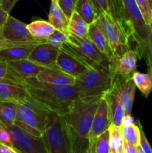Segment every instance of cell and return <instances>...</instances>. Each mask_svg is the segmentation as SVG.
Instances as JSON below:
<instances>
[{
	"label": "cell",
	"instance_id": "3957f363",
	"mask_svg": "<svg viewBox=\"0 0 152 153\" xmlns=\"http://www.w3.org/2000/svg\"><path fill=\"white\" fill-rule=\"evenodd\" d=\"M114 80L110 61H106L90 67L76 78L75 86L78 91L80 100L89 101L102 97L111 89Z\"/></svg>",
	"mask_w": 152,
	"mask_h": 153
},
{
	"label": "cell",
	"instance_id": "44dd1931",
	"mask_svg": "<svg viewBox=\"0 0 152 153\" xmlns=\"http://www.w3.org/2000/svg\"><path fill=\"white\" fill-rule=\"evenodd\" d=\"M49 21L56 30L68 32L69 19L64 13L58 1H51L49 13Z\"/></svg>",
	"mask_w": 152,
	"mask_h": 153
},
{
	"label": "cell",
	"instance_id": "f6af8a7d",
	"mask_svg": "<svg viewBox=\"0 0 152 153\" xmlns=\"http://www.w3.org/2000/svg\"><path fill=\"white\" fill-rule=\"evenodd\" d=\"M138 150H139V153H145V152L142 150V149L140 146H138Z\"/></svg>",
	"mask_w": 152,
	"mask_h": 153
},
{
	"label": "cell",
	"instance_id": "7402d4cb",
	"mask_svg": "<svg viewBox=\"0 0 152 153\" xmlns=\"http://www.w3.org/2000/svg\"><path fill=\"white\" fill-rule=\"evenodd\" d=\"M89 37L98 48V50L104 54L109 61H110L113 57V54L108 41L102 31L94 24L89 25Z\"/></svg>",
	"mask_w": 152,
	"mask_h": 153
},
{
	"label": "cell",
	"instance_id": "d6986e66",
	"mask_svg": "<svg viewBox=\"0 0 152 153\" xmlns=\"http://www.w3.org/2000/svg\"><path fill=\"white\" fill-rule=\"evenodd\" d=\"M38 43H16L10 42V46L4 48L0 52V61L9 62L28 59L31 51Z\"/></svg>",
	"mask_w": 152,
	"mask_h": 153
},
{
	"label": "cell",
	"instance_id": "d4e9b609",
	"mask_svg": "<svg viewBox=\"0 0 152 153\" xmlns=\"http://www.w3.org/2000/svg\"><path fill=\"white\" fill-rule=\"evenodd\" d=\"M89 25L76 11H74L69 18L68 25L69 34L79 37H89Z\"/></svg>",
	"mask_w": 152,
	"mask_h": 153
},
{
	"label": "cell",
	"instance_id": "836d02e7",
	"mask_svg": "<svg viewBox=\"0 0 152 153\" xmlns=\"http://www.w3.org/2000/svg\"><path fill=\"white\" fill-rule=\"evenodd\" d=\"M77 1V0H58V2L64 13L69 19L71 15L75 11Z\"/></svg>",
	"mask_w": 152,
	"mask_h": 153
},
{
	"label": "cell",
	"instance_id": "8fae6325",
	"mask_svg": "<svg viewBox=\"0 0 152 153\" xmlns=\"http://www.w3.org/2000/svg\"><path fill=\"white\" fill-rule=\"evenodd\" d=\"M2 34L6 40L16 43H31L46 42L33 37L28 31L27 24L9 15L2 28Z\"/></svg>",
	"mask_w": 152,
	"mask_h": 153
},
{
	"label": "cell",
	"instance_id": "7c38bea8",
	"mask_svg": "<svg viewBox=\"0 0 152 153\" xmlns=\"http://www.w3.org/2000/svg\"><path fill=\"white\" fill-rule=\"evenodd\" d=\"M61 48L46 42L38 43L31 51L28 59L44 67H55Z\"/></svg>",
	"mask_w": 152,
	"mask_h": 153
},
{
	"label": "cell",
	"instance_id": "ba28073f",
	"mask_svg": "<svg viewBox=\"0 0 152 153\" xmlns=\"http://www.w3.org/2000/svg\"><path fill=\"white\" fill-rule=\"evenodd\" d=\"M65 45L91 67L109 61L98 50L89 37H79L69 34Z\"/></svg>",
	"mask_w": 152,
	"mask_h": 153
},
{
	"label": "cell",
	"instance_id": "74e56055",
	"mask_svg": "<svg viewBox=\"0 0 152 153\" xmlns=\"http://www.w3.org/2000/svg\"><path fill=\"white\" fill-rule=\"evenodd\" d=\"M19 0H0V5L2 7L5 11L10 13L13 7L16 4V3Z\"/></svg>",
	"mask_w": 152,
	"mask_h": 153
},
{
	"label": "cell",
	"instance_id": "ac0fdd59",
	"mask_svg": "<svg viewBox=\"0 0 152 153\" xmlns=\"http://www.w3.org/2000/svg\"><path fill=\"white\" fill-rule=\"evenodd\" d=\"M38 81L63 86H74L76 78L64 73L58 67H45L36 77Z\"/></svg>",
	"mask_w": 152,
	"mask_h": 153
},
{
	"label": "cell",
	"instance_id": "52a82bcc",
	"mask_svg": "<svg viewBox=\"0 0 152 153\" xmlns=\"http://www.w3.org/2000/svg\"><path fill=\"white\" fill-rule=\"evenodd\" d=\"M93 24L102 31L108 41L113 54L110 61L116 62L131 49L129 37L123 25L112 16L105 13H98Z\"/></svg>",
	"mask_w": 152,
	"mask_h": 153
},
{
	"label": "cell",
	"instance_id": "60d3db41",
	"mask_svg": "<svg viewBox=\"0 0 152 153\" xmlns=\"http://www.w3.org/2000/svg\"><path fill=\"white\" fill-rule=\"evenodd\" d=\"M123 149L126 153H139L138 146L130 144V143L125 142V140H124Z\"/></svg>",
	"mask_w": 152,
	"mask_h": 153
},
{
	"label": "cell",
	"instance_id": "5b68a950",
	"mask_svg": "<svg viewBox=\"0 0 152 153\" xmlns=\"http://www.w3.org/2000/svg\"><path fill=\"white\" fill-rule=\"evenodd\" d=\"M101 99V97L89 101L78 100L71 111L63 116L74 138L89 140L91 126Z\"/></svg>",
	"mask_w": 152,
	"mask_h": 153
},
{
	"label": "cell",
	"instance_id": "e575fe53",
	"mask_svg": "<svg viewBox=\"0 0 152 153\" xmlns=\"http://www.w3.org/2000/svg\"><path fill=\"white\" fill-rule=\"evenodd\" d=\"M0 143L10 146V147L15 148L12 142L10 133L8 132L6 126L1 123V120H0Z\"/></svg>",
	"mask_w": 152,
	"mask_h": 153
},
{
	"label": "cell",
	"instance_id": "4fadbf2b",
	"mask_svg": "<svg viewBox=\"0 0 152 153\" xmlns=\"http://www.w3.org/2000/svg\"><path fill=\"white\" fill-rule=\"evenodd\" d=\"M139 55L136 49L127 51L116 62H111L114 79L120 77L122 79H132L134 73L137 71V63Z\"/></svg>",
	"mask_w": 152,
	"mask_h": 153
},
{
	"label": "cell",
	"instance_id": "cb8c5ba5",
	"mask_svg": "<svg viewBox=\"0 0 152 153\" xmlns=\"http://www.w3.org/2000/svg\"><path fill=\"white\" fill-rule=\"evenodd\" d=\"M92 1L98 13H107L122 23V13L119 0H92Z\"/></svg>",
	"mask_w": 152,
	"mask_h": 153
},
{
	"label": "cell",
	"instance_id": "83f0119b",
	"mask_svg": "<svg viewBox=\"0 0 152 153\" xmlns=\"http://www.w3.org/2000/svg\"><path fill=\"white\" fill-rule=\"evenodd\" d=\"M17 104L10 102L0 101V120L5 126L15 125Z\"/></svg>",
	"mask_w": 152,
	"mask_h": 153
},
{
	"label": "cell",
	"instance_id": "c3c4849f",
	"mask_svg": "<svg viewBox=\"0 0 152 153\" xmlns=\"http://www.w3.org/2000/svg\"><path fill=\"white\" fill-rule=\"evenodd\" d=\"M51 1H58V0H51Z\"/></svg>",
	"mask_w": 152,
	"mask_h": 153
},
{
	"label": "cell",
	"instance_id": "f546056e",
	"mask_svg": "<svg viewBox=\"0 0 152 153\" xmlns=\"http://www.w3.org/2000/svg\"><path fill=\"white\" fill-rule=\"evenodd\" d=\"M92 153H109L110 147V131L109 129L101 134L92 144L89 145Z\"/></svg>",
	"mask_w": 152,
	"mask_h": 153
},
{
	"label": "cell",
	"instance_id": "484cf974",
	"mask_svg": "<svg viewBox=\"0 0 152 153\" xmlns=\"http://www.w3.org/2000/svg\"><path fill=\"white\" fill-rule=\"evenodd\" d=\"M75 11L77 12L89 25L94 23L98 16V12L92 0H77Z\"/></svg>",
	"mask_w": 152,
	"mask_h": 153
},
{
	"label": "cell",
	"instance_id": "b9f144b4",
	"mask_svg": "<svg viewBox=\"0 0 152 153\" xmlns=\"http://www.w3.org/2000/svg\"><path fill=\"white\" fill-rule=\"evenodd\" d=\"M9 45H10V42L4 39V36L2 34V30H1L0 31V52L1 51V49H3L5 47H7Z\"/></svg>",
	"mask_w": 152,
	"mask_h": 153
},
{
	"label": "cell",
	"instance_id": "8992f818",
	"mask_svg": "<svg viewBox=\"0 0 152 153\" xmlns=\"http://www.w3.org/2000/svg\"><path fill=\"white\" fill-rule=\"evenodd\" d=\"M43 137L48 153H75L72 134L63 116L51 112Z\"/></svg>",
	"mask_w": 152,
	"mask_h": 153
},
{
	"label": "cell",
	"instance_id": "2e32d148",
	"mask_svg": "<svg viewBox=\"0 0 152 153\" xmlns=\"http://www.w3.org/2000/svg\"><path fill=\"white\" fill-rule=\"evenodd\" d=\"M31 97L25 86L9 82H0V101L21 104L28 101Z\"/></svg>",
	"mask_w": 152,
	"mask_h": 153
},
{
	"label": "cell",
	"instance_id": "7a4b0ae2",
	"mask_svg": "<svg viewBox=\"0 0 152 153\" xmlns=\"http://www.w3.org/2000/svg\"><path fill=\"white\" fill-rule=\"evenodd\" d=\"M122 23L130 41L136 43L139 59L152 69V30L146 24L135 0H119Z\"/></svg>",
	"mask_w": 152,
	"mask_h": 153
},
{
	"label": "cell",
	"instance_id": "603a6c76",
	"mask_svg": "<svg viewBox=\"0 0 152 153\" xmlns=\"http://www.w3.org/2000/svg\"><path fill=\"white\" fill-rule=\"evenodd\" d=\"M28 31L36 39L46 41L47 37L55 31V28L49 21L37 19L27 25Z\"/></svg>",
	"mask_w": 152,
	"mask_h": 153
},
{
	"label": "cell",
	"instance_id": "d6a6232c",
	"mask_svg": "<svg viewBox=\"0 0 152 153\" xmlns=\"http://www.w3.org/2000/svg\"><path fill=\"white\" fill-rule=\"evenodd\" d=\"M146 24L152 23V0H135Z\"/></svg>",
	"mask_w": 152,
	"mask_h": 153
},
{
	"label": "cell",
	"instance_id": "9a60e30c",
	"mask_svg": "<svg viewBox=\"0 0 152 153\" xmlns=\"http://www.w3.org/2000/svg\"><path fill=\"white\" fill-rule=\"evenodd\" d=\"M112 88L115 90L123 104L126 115H131L137 90L133 79L116 77Z\"/></svg>",
	"mask_w": 152,
	"mask_h": 153
},
{
	"label": "cell",
	"instance_id": "9c48e42d",
	"mask_svg": "<svg viewBox=\"0 0 152 153\" xmlns=\"http://www.w3.org/2000/svg\"><path fill=\"white\" fill-rule=\"evenodd\" d=\"M12 142L16 149L22 153H48L43 137H37L29 134L16 125L6 126Z\"/></svg>",
	"mask_w": 152,
	"mask_h": 153
},
{
	"label": "cell",
	"instance_id": "f35d334b",
	"mask_svg": "<svg viewBox=\"0 0 152 153\" xmlns=\"http://www.w3.org/2000/svg\"><path fill=\"white\" fill-rule=\"evenodd\" d=\"M9 15H10V13H8L7 11H5V10L2 8V7L0 5V31L2 30L3 27L5 25Z\"/></svg>",
	"mask_w": 152,
	"mask_h": 153
},
{
	"label": "cell",
	"instance_id": "f1b7e54d",
	"mask_svg": "<svg viewBox=\"0 0 152 153\" xmlns=\"http://www.w3.org/2000/svg\"><path fill=\"white\" fill-rule=\"evenodd\" d=\"M120 131L125 142L136 146H139L141 130L139 124L137 125L134 123L127 126H122L120 127Z\"/></svg>",
	"mask_w": 152,
	"mask_h": 153
},
{
	"label": "cell",
	"instance_id": "1f68e13d",
	"mask_svg": "<svg viewBox=\"0 0 152 153\" xmlns=\"http://www.w3.org/2000/svg\"><path fill=\"white\" fill-rule=\"evenodd\" d=\"M68 35L69 32H65V31H61L55 29V31L47 37L46 42L54 46L61 48L66 43L67 40H68Z\"/></svg>",
	"mask_w": 152,
	"mask_h": 153
},
{
	"label": "cell",
	"instance_id": "5bb4252c",
	"mask_svg": "<svg viewBox=\"0 0 152 153\" xmlns=\"http://www.w3.org/2000/svg\"><path fill=\"white\" fill-rule=\"evenodd\" d=\"M110 126V119L108 115L107 103L104 97H101L100 102L97 108L96 112L94 116L89 133V144L91 145L102 133L109 129Z\"/></svg>",
	"mask_w": 152,
	"mask_h": 153
},
{
	"label": "cell",
	"instance_id": "7bdbcfd3",
	"mask_svg": "<svg viewBox=\"0 0 152 153\" xmlns=\"http://www.w3.org/2000/svg\"><path fill=\"white\" fill-rule=\"evenodd\" d=\"M132 123H134V119H133L131 114L125 115V118H124L123 120V122H122V126H129Z\"/></svg>",
	"mask_w": 152,
	"mask_h": 153
},
{
	"label": "cell",
	"instance_id": "4dcf8cb0",
	"mask_svg": "<svg viewBox=\"0 0 152 153\" xmlns=\"http://www.w3.org/2000/svg\"><path fill=\"white\" fill-rule=\"evenodd\" d=\"M110 131V149L119 151L123 149L124 139L121 134L120 128L110 125L109 127Z\"/></svg>",
	"mask_w": 152,
	"mask_h": 153
},
{
	"label": "cell",
	"instance_id": "bcb514c9",
	"mask_svg": "<svg viewBox=\"0 0 152 153\" xmlns=\"http://www.w3.org/2000/svg\"><path fill=\"white\" fill-rule=\"evenodd\" d=\"M109 153H119V152H118V151H116V150H113V149H110V152H109Z\"/></svg>",
	"mask_w": 152,
	"mask_h": 153
},
{
	"label": "cell",
	"instance_id": "8d00e7d4",
	"mask_svg": "<svg viewBox=\"0 0 152 153\" xmlns=\"http://www.w3.org/2000/svg\"><path fill=\"white\" fill-rule=\"evenodd\" d=\"M9 66L5 61H0V82H4L9 75Z\"/></svg>",
	"mask_w": 152,
	"mask_h": 153
},
{
	"label": "cell",
	"instance_id": "4316f807",
	"mask_svg": "<svg viewBox=\"0 0 152 153\" xmlns=\"http://www.w3.org/2000/svg\"><path fill=\"white\" fill-rule=\"evenodd\" d=\"M132 79L137 88L147 98L152 91V69H148L145 73L136 71L133 75Z\"/></svg>",
	"mask_w": 152,
	"mask_h": 153
},
{
	"label": "cell",
	"instance_id": "7dc6e473",
	"mask_svg": "<svg viewBox=\"0 0 152 153\" xmlns=\"http://www.w3.org/2000/svg\"><path fill=\"white\" fill-rule=\"evenodd\" d=\"M118 152H119V153H126L125 152V150H124L123 149H121V150H119V151H118Z\"/></svg>",
	"mask_w": 152,
	"mask_h": 153
},
{
	"label": "cell",
	"instance_id": "277c9868",
	"mask_svg": "<svg viewBox=\"0 0 152 153\" xmlns=\"http://www.w3.org/2000/svg\"><path fill=\"white\" fill-rule=\"evenodd\" d=\"M51 112L31 97L25 102L17 104L15 125L35 137H43Z\"/></svg>",
	"mask_w": 152,
	"mask_h": 153
},
{
	"label": "cell",
	"instance_id": "ee69618b",
	"mask_svg": "<svg viewBox=\"0 0 152 153\" xmlns=\"http://www.w3.org/2000/svg\"><path fill=\"white\" fill-rule=\"evenodd\" d=\"M76 153H92V149H91V147L89 146V147H88L87 149H83V150L80 151V152H76Z\"/></svg>",
	"mask_w": 152,
	"mask_h": 153
},
{
	"label": "cell",
	"instance_id": "30bf717a",
	"mask_svg": "<svg viewBox=\"0 0 152 153\" xmlns=\"http://www.w3.org/2000/svg\"><path fill=\"white\" fill-rule=\"evenodd\" d=\"M56 66L64 73L75 78L81 76L91 67L66 45L60 49Z\"/></svg>",
	"mask_w": 152,
	"mask_h": 153
},
{
	"label": "cell",
	"instance_id": "d590c367",
	"mask_svg": "<svg viewBox=\"0 0 152 153\" xmlns=\"http://www.w3.org/2000/svg\"><path fill=\"white\" fill-rule=\"evenodd\" d=\"M138 124L139 125L140 130H141V136H140V143L139 146H141V148L142 149V150L144 151L145 153H152V148L151 146L150 143L148 141L147 138L145 137V134L144 131H143V128L142 126L141 123H140L139 120L137 121Z\"/></svg>",
	"mask_w": 152,
	"mask_h": 153
},
{
	"label": "cell",
	"instance_id": "6da1fadb",
	"mask_svg": "<svg viewBox=\"0 0 152 153\" xmlns=\"http://www.w3.org/2000/svg\"><path fill=\"white\" fill-rule=\"evenodd\" d=\"M10 68V67H9ZM7 82L25 87L30 97L50 111L65 116L72 108L76 101L80 100L75 86H63L40 82L36 78L22 79L10 69Z\"/></svg>",
	"mask_w": 152,
	"mask_h": 153
},
{
	"label": "cell",
	"instance_id": "681fc988",
	"mask_svg": "<svg viewBox=\"0 0 152 153\" xmlns=\"http://www.w3.org/2000/svg\"><path fill=\"white\" fill-rule=\"evenodd\" d=\"M151 25V30H152V23H151V25Z\"/></svg>",
	"mask_w": 152,
	"mask_h": 153
},
{
	"label": "cell",
	"instance_id": "ab89813d",
	"mask_svg": "<svg viewBox=\"0 0 152 153\" xmlns=\"http://www.w3.org/2000/svg\"><path fill=\"white\" fill-rule=\"evenodd\" d=\"M0 153H22L16 148L10 147L5 144L0 143Z\"/></svg>",
	"mask_w": 152,
	"mask_h": 153
},
{
	"label": "cell",
	"instance_id": "ffe728a7",
	"mask_svg": "<svg viewBox=\"0 0 152 153\" xmlns=\"http://www.w3.org/2000/svg\"><path fill=\"white\" fill-rule=\"evenodd\" d=\"M7 63L13 73L22 79L36 78L41 70L45 68L28 59L9 61Z\"/></svg>",
	"mask_w": 152,
	"mask_h": 153
},
{
	"label": "cell",
	"instance_id": "e0dca14e",
	"mask_svg": "<svg viewBox=\"0 0 152 153\" xmlns=\"http://www.w3.org/2000/svg\"><path fill=\"white\" fill-rule=\"evenodd\" d=\"M103 97L107 103L110 125H113L120 128L126 114H125V108L119 96L117 95L115 90L112 88Z\"/></svg>",
	"mask_w": 152,
	"mask_h": 153
}]
</instances>
